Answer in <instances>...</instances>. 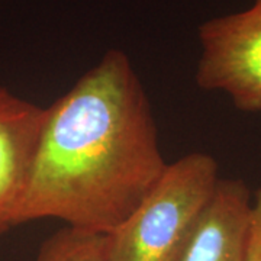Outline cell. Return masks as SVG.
<instances>
[{
    "instance_id": "cell-1",
    "label": "cell",
    "mask_w": 261,
    "mask_h": 261,
    "mask_svg": "<svg viewBox=\"0 0 261 261\" xmlns=\"http://www.w3.org/2000/svg\"><path fill=\"white\" fill-rule=\"evenodd\" d=\"M167 164L148 96L129 57L108 49L45 108L15 225L54 218L65 226L111 233Z\"/></svg>"
},
{
    "instance_id": "cell-2",
    "label": "cell",
    "mask_w": 261,
    "mask_h": 261,
    "mask_svg": "<svg viewBox=\"0 0 261 261\" xmlns=\"http://www.w3.org/2000/svg\"><path fill=\"white\" fill-rule=\"evenodd\" d=\"M221 180L202 151L167 164L132 214L108 233L111 261H174Z\"/></svg>"
},
{
    "instance_id": "cell-3",
    "label": "cell",
    "mask_w": 261,
    "mask_h": 261,
    "mask_svg": "<svg viewBox=\"0 0 261 261\" xmlns=\"http://www.w3.org/2000/svg\"><path fill=\"white\" fill-rule=\"evenodd\" d=\"M196 83L226 94L241 112H261V0L197 28Z\"/></svg>"
},
{
    "instance_id": "cell-4",
    "label": "cell",
    "mask_w": 261,
    "mask_h": 261,
    "mask_svg": "<svg viewBox=\"0 0 261 261\" xmlns=\"http://www.w3.org/2000/svg\"><path fill=\"white\" fill-rule=\"evenodd\" d=\"M44 122L45 108L0 86V233L16 226V211Z\"/></svg>"
},
{
    "instance_id": "cell-5",
    "label": "cell",
    "mask_w": 261,
    "mask_h": 261,
    "mask_svg": "<svg viewBox=\"0 0 261 261\" xmlns=\"http://www.w3.org/2000/svg\"><path fill=\"white\" fill-rule=\"evenodd\" d=\"M251 200L244 180L221 177L174 261H244Z\"/></svg>"
},
{
    "instance_id": "cell-6",
    "label": "cell",
    "mask_w": 261,
    "mask_h": 261,
    "mask_svg": "<svg viewBox=\"0 0 261 261\" xmlns=\"http://www.w3.org/2000/svg\"><path fill=\"white\" fill-rule=\"evenodd\" d=\"M35 261H111L108 233L64 226L41 244Z\"/></svg>"
},
{
    "instance_id": "cell-7",
    "label": "cell",
    "mask_w": 261,
    "mask_h": 261,
    "mask_svg": "<svg viewBox=\"0 0 261 261\" xmlns=\"http://www.w3.org/2000/svg\"><path fill=\"white\" fill-rule=\"evenodd\" d=\"M244 261H261V187L252 195Z\"/></svg>"
}]
</instances>
